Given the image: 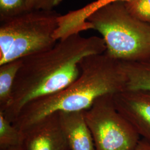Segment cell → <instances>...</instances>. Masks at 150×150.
Segmentation results:
<instances>
[{
  "instance_id": "9",
  "label": "cell",
  "mask_w": 150,
  "mask_h": 150,
  "mask_svg": "<svg viewBox=\"0 0 150 150\" xmlns=\"http://www.w3.org/2000/svg\"><path fill=\"white\" fill-rule=\"evenodd\" d=\"M121 63L127 79L125 90L150 92V59Z\"/></svg>"
},
{
  "instance_id": "1",
  "label": "cell",
  "mask_w": 150,
  "mask_h": 150,
  "mask_svg": "<svg viewBox=\"0 0 150 150\" xmlns=\"http://www.w3.org/2000/svg\"><path fill=\"white\" fill-rule=\"evenodd\" d=\"M106 51L103 38L75 33L57 41L48 50L22 59L11 101L1 111L12 122L28 104L61 91L76 80L82 59Z\"/></svg>"
},
{
  "instance_id": "4",
  "label": "cell",
  "mask_w": 150,
  "mask_h": 150,
  "mask_svg": "<svg viewBox=\"0 0 150 150\" xmlns=\"http://www.w3.org/2000/svg\"><path fill=\"white\" fill-rule=\"evenodd\" d=\"M62 15L53 10H26L0 19V66L48 50Z\"/></svg>"
},
{
  "instance_id": "5",
  "label": "cell",
  "mask_w": 150,
  "mask_h": 150,
  "mask_svg": "<svg viewBox=\"0 0 150 150\" xmlns=\"http://www.w3.org/2000/svg\"><path fill=\"white\" fill-rule=\"evenodd\" d=\"M83 113L95 150H134L141 139L134 127L117 110L113 95L99 97Z\"/></svg>"
},
{
  "instance_id": "10",
  "label": "cell",
  "mask_w": 150,
  "mask_h": 150,
  "mask_svg": "<svg viewBox=\"0 0 150 150\" xmlns=\"http://www.w3.org/2000/svg\"><path fill=\"white\" fill-rule=\"evenodd\" d=\"M22 59L0 66V110L4 111L11 101L12 92Z\"/></svg>"
},
{
  "instance_id": "12",
  "label": "cell",
  "mask_w": 150,
  "mask_h": 150,
  "mask_svg": "<svg viewBox=\"0 0 150 150\" xmlns=\"http://www.w3.org/2000/svg\"><path fill=\"white\" fill-rule=\"evenodd\" d=\"M125 4L132 15L150 24V0H126Z\"/></svg>"
},
{
  "instance_id": "8",
  "label": "cell",
  "mask_w": 150,
  "mask_h": 150,
  "mask_svg": "<svg viewBox=\"0 0 150 150\" xmlns=\"http://www.w3.org/2000/svg\"><path fill=\"white\" fill-rule=\"evenodd\" d=\"M59 121L70 150H95L83 111L59 112Z\"/></svg>"
},
{
  "instance_id": "3",
  "label": "cell",
  "mask_w": 150,
  "mask_h": 150,
  "mask_svg": "<svg viewBox=\"0 0 150 150\" xmlns=\"http://www.w3.org/2000/svg\"><path fill=\"white\" fill-rule=\"evenodd\" d=\"M91 29L102 35L106 52L121 61L150 59V24L139 20L127 10L125 1L105 4L86 19Z\"/></svg>"
},
{
  "instance_id": "13",
  "label": "cell",
  "mask_w": 150,
  "mask_h": 150,
  "mask_svg": "<svg viewBox=\"0 0 150 150\" xmlns=\"http://www.w3.org/2000/svg\"><path fill=\"white\" fill-rule=\"evenodd\" d=\"M26 10V0H0V19L15 16Z\"/></svg>"
},
{
  "instance_id": "17",
  "label": "cell",
  "mask_w": 150,
  "mask_h": 150,
  "mask_svg": "<svg viewBox=\"0 0 150 150\" xmlns=\"http://www.w3.org/2000/svg\"><path fill=\"white\" fill-rule=\"evenodd\" d=\"M21 150V149L20 148V146H18V147H10V148H8V149H5V150Z\"/></svg>"
},
{
  "instance_id": "15",
  "label": "cell",
  "mask_w": 150,
  "mask_h": 150,
  "mask_svg": "<svg viewBox=\"0 0 150 150\" xmlns=\"http://www.w3.org/2000/svg\"><path fill=\"white\" fill-rule=\"evenodd\" d=\"M125 1L126 0H97L88 5V7L90 10L91 11H95L96 9H97L99 7L105 4H107L108 2H114V1Z\"/></svg>"
},
{
  "instance_id": "11",
  "label": "cell",
  "mask_w": 150,
  "mask_h": 150,
  "mask_svg": "<svg viewBox=\"0 0 150 150\" xmlns=\"http://www.w3.org/2000/svg\"><path fill=\"white\" fill-rule=\"evenodd\" d=\"M22 133L0 111V150L20 146Z\"/></svg>"
},
{
  "instance_id": "14",
  "label": "cell",
  "mask_w": 150,
  "mask_h": 150,
  "mask_svg": "<svg viewBox=\"0 0 150 150\" xmlns=\"http://www.w3.org/2000/svg\"><path fill=\"white\" fill-rule=\"evenodd\" d=\"M63 0H26L27 10H53Z\"/></svg>"
},
{
  "instance_id": "7",
  "label": "cell",
  "mask_w": 150,
  "mask_h": 150,
  "mask_svg": "<svg viewBox=\"0 0 150 150\" xmlns=\"http://www.w3.org/2000/svg\"><path fill=\"white\" fill-rule=\"evenodd\" d=\"M113 101L140 137L150 142V92L124 90L113 95Z\"/></svg>"
},
{
  "instance_id": "2",
  "label": "cell",
  "mask_w": 150,
  "mask_h": 150,
  "mask_svg": "<svg viewBox=\"0 0 150 150\" xmlns=\"http://www.w3.org/2000/svg\"><path fill=\"white\" fill-rule=\"evenodd\" d=\"M80 67V74L69 86L24 107L12 122L16 129L23 132L54 113L85 111L99 97L126 88L127 79L121 61L106 51L86 56Z\"/></svg>"
},
{
  "instance_id": "16",
  "label": "cell",
  "mask_w": 150,
  "mask_h": 150,
  "mask_svg": "<svg viewBox=\"0 0 150 150\" xmlns=\"http://www.w3.org/2000/svg\"><path fill=\"white\" fill-rule=\"evenodd\" d=\"M134 150H150V142L145 139H140Z\"/></svg>"
},
{
  "instance_id": "6",
  "label": "cell",
  "mask_w": 150,
  "mask_h": 150,
  "mask_svg": "<svg viewBox=\"0 0 150 150\" xmlns=\"http://www.w3.org/2000/svg\"><path fill=\"white\" fill-rule=\"evenodd\" d=\"M21 132V150H70L59 112L44 117Z\"/></svg>"
}]
</instances>
